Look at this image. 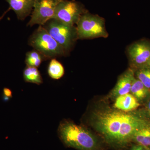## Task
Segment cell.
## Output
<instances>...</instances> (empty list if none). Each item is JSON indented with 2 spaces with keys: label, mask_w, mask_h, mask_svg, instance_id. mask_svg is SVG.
<instances>
[{
  "label": "cell",
  "mask_w": 150,
  "mask_h": 150,
  "mask_svg": "<svg viewBox=\"0 0 150 150\" xmlns=\"http://www.w3.org/2000/svg\"><path fill=\"white\" fill-rule=\"evenodd\" d=\"M150 120L146 110L125 112L105 106L92 112L90 123L106 143L121 149L131 142L135 132Z\"/></svg>",
  "instance_id": "6da1fadb"
},
{
  "label": "cell",
  "mask_w": 150,
  "mask_h": 150,
  "mask_svg": "<svg viewBox=\"0 0 150 150\" xmlns=\"http://www.w3.org/2000/svg\"><path fill=\"white\" fill-rule=\"evenodd\" d=\"M58 135L66 146L78 150H101V142L96 135L83 126L67 120L62 121Z\"/></svg>",
  "instance_id": "7a4b0ae2"
},
{
  "label": "cell",
  "mask_w": 150,
  "mask_h": 150,
  "mask_svg": "<svg viewBox=\"0 0 150 150\" xmlns=\"http://www.w3.org/2000/svg\"><path fill=\"white\" fill-rule=\"evenodd\" d=\"M28 43L46 60L66 56L69 54L42 25H39L30 35Z\"/></svg>",
  "instance_id": "3957f363"
},
{
  "label": "cell",
  "mask_w": 150,
  "mask_h": 150,
  "mask_svg": "<svg viewBox=\"0 0 150 150\" xmlns=\"http://www.w3.org/2000/svg\"><path fill=\"white\" fill-rule=\"evenodd\" d=\"M105 20L97 14L86 12L77 23L78 39L87 40L107 38L108 33L105 27Z\"/></svg>",
  "instance_id": "277c9868"
},
{
  "label": "cell",
  "mask_w": 150,
  "mask_h": 150,
  "mask_svg": "<svg viewBox=\"0 0 150 150\" xmlns=\"http://www.w3.org/2000/svg\"><path fill=\"white\" fill-rule=\"evenodd\" d=\"M42 26L68 54L79 40L76 25L66 24L52 18Z\"/></svg>",
  "instance_id": "5b68a950"
},
{
  "label": "cell",
  "mask_w": 150,
  "mask_h": 150,
  "mask_svg": "<svg viewBox=\"0 0 150 150\" xmlns=\"http://www.w3.org/2000/svg\"><path fill=\"white\" fill-rule=\"evenodd\" d=\"M88 11L80 2L62 0L57 5L52 18L66 24L75 25L81 16Z\"/></svg>",
  "instance_id": "8992f818"
},
{
  "label": "cell",
  "mask_w": 150,
  "mask_h": 150,
  "mask_svg": "<svg viewBox=\"0 0 150 150\" xmlns=\"http://www.w3.org/2000/svg\"><path fill=\"white\" fill-rule=\"evenodd\" d=\"M126 53L130 68L134 71L150 67V41L142 39L132 43L127 47Z\"/></svg>",
  "instance_id": "52a82bcc"
},
{
  "label": "cell",
  "mask_w": 150,
  "mask_h": 150,
  "mask_svg": "<svg viewBox=\"0 0 150 150\" xmlns=\"http://www.w3.org/2000/svg\"><path fill=\"white\" fill-rule=\"evenodd\" d=\"M62 0H35L31 18L27 26L44 25L53 18L57 5Z\"/></svg>",
  "instance_id": "ba28073f"
},
{
  "label": "cell",
  "mask_w": 150,
  "mask_h": 150,
  "mask_svg": "<svg viewBox=\"0 0 150 150\" xmlns=\"http://www.w3.org/2000/svg\"><path fill=\"white\" fill-rule=\"evenodd\" d=\"M135 79V71L129 67L118 78L115 86L110 91V97L115 99L120 96L130 93Z\"/></svg>",
  "instance_id": "9c48e42d"
},
{
  "label": "cell",
  "mask_w": 150,
  "mask_h": 150,
  "mask_svg": "<svg viewBox=\"0 0 150 150\" xmlns=\"http://www.w3.org/2000/svg\"><path fill=\"white\" fill-rule=\"evenodd\" d=\"M20 20L23 21L32 13L35 0H5Z\"/></svg>",
  "instance_id": "30bf717a"
},
{
  "label": "cell",
  "mask_w": 150,
  "mask_h": 150,
  "mask_svg": "<svg viewBox=\"0 0 150 150\" xmlns=\"http://www.w3.org/2000/svg\"><path fill=\"white\" fill-rule=\"evenodd\" d=\"M140 103L135 97L129 93L120 96L115 98L114 108L125 112H130L137 110Z\"/></svg>",
  "instance_id": "8fae6325"
},
{
  "label": "cell",
  "mask_w": 150,
  "mask_h": 150,
  "mask_svg": "<svg viewBox=\"0 0 150 150\" xmlns=\"http://www.w3.org/2000/svg\"><path fill=\"white\" fill-rule=\"evenodd\" d=\"M131 142L150 147V120L135 132L131 139Z\"/></svg>",
  "instance_id": "7c38bea8"
},
{
  "label": "cell",
  "mask_w": 150,
  "mask_h": 150,
  "mask_svg": "<svg viewBox=\"0 0 150 150\" xmlns=\"http://www.w3.org/2000/svg\"><path fill=\"white\" fill-rule=\"evenodd\" d=\"M130 93L135 97L140 103H145L150 95V90L135 77L131 86Z\"/></svg>",
  "instance_id": "4fadbf2b"
},
{
  "label": "cell",
  "mask_w": 150,
  "mask_h": 150,
  "mask_svg": "<svg viewBox=\"0 0 150 150\" xmlns=\"http://www.w3.org/2000/svg\"><path fill=\"white\" fill-rule=\"evenodd\" d=\"M25 81L30 83L39 85L43 83V81L40 71L35 67L26 66L23 72Z\"/></svg>",
  "instance_id": "5bb4252c"
},
{
  "label": "cell",
  "mask_w": 150,
  "mask_h": 150,
  "mask_svg": "<svg viewBox=\"0 0 150 150\" xmlns=\"http://www.w3.org/2000/svg\"><path fill=\"white\" fill-rule=\"evenodd\" d=\"M48 74L50 77L55 80L62 78L64 74V69L62 64L56 59H51L48 65Z\"/></svg>",
  "instance_id": "9a60e30c"
},
{
  "label": "cell",
  "mask_w": 150,
  "mask_h": 150,
  "mask_svg": "<svg viewBox=\"0 0 150 150\" xmlns=\"http://www.w3.org/2000/svg\"><path fill=\"white\" fill-rule=\"evenodd\" d=\"M44 60H46L44 56L35 49L26 54L25 63L28 67L38 68Z\"/></svg>",
  "instance_id": "2e32d148"
},
{
  "label": "cell",
  "mask_w": 150,
  "mask_h": 150,
  "mask_svg": "<svg viewBox=\"0 0 150 150\" xmlns=\"http://www.w3.org/2000/svg\"><path fill=\"white\" fill-rule=\"evenodd\" d=\"M135 76V77L150 90V67L136 70Z\"/></svg>",
  "instance_id": "e0dca14e"
},
{
  "label": "cell",
  "mask_w": 150,
  "mask_h": 150,
  "mask_svg": "<svg viewBox=\"0 0 150 150\" xmlns=\"http://www.w3.org/2000/svg\"><path fill=\"white\" fill-rule=\"evenodd\" d=\"M129 150H150V147L135 144L131 146Z\"/></svg>",
  "instance_id": "ac0fdd59"
},
{
  "label": "cell",
  "mask_w": 150,
  "mask_h": 150,
  "mask_svg": "<svg viewBox=\"0 0 150 150\" xmlns=\"http://www.w3.org/2000/svg\"><path fill=\"white\" fill-rule=\"evenodd\" d=\"M145 107L146 111L150 117V95L145 102Z\"/></svg>",
  "instance_id": "d6986e66"
},
{
  "label": "cell",
  "mask_w": 150,
  "mask_h": 150,
  "mask_svg": "<svg viewBox=\"0 0 150 150\" xmlns=\"http://www.w3.org/2000/svg\"><path fill=\"white\" fill-rule=\"evenodd\" d=\"M4 93L5 97L8 99L9 98L12 97V93L10 89L8 88H4Z\"/></svg>",
  "instance_id": "ffe728a7"
},
{
  "label": "cell",
  "mask_w": 150,
  "mask_h": 150,
  "mask_svg": "<svg viewBox=\"0 0 150 150\" xmlns=\"http://www.w3.org/2000/svg\"><path fill=\"white\" fill-rule=\"evenodd\" d=\"M10 10V8H9L8 9H7V10L0 17V21H1L3 19V18H4V17L6 15V14Z\"/></svg>",
  "instance_id": "44dd1931"
},
{
  "label": "cell",
  "mask_w": 150,
  "mask_h": 150,
  "mask_svg": "<svg viewBox=\"0 0 150 150\" xmlns=\"http://www.w3.org/2000/svg\"><path fill=\"white\" fill-rule=\"evenodd\" d=\"M73 1H75V0H73Z\"/></svg>",
  "instance_id": "7402d4cb"
}]
</instances>
